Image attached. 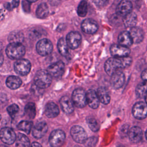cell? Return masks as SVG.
<instances>
[{
	"label": "cell",
	"instance_id": "6da1fadb",
	"mask_svg": "<svg viewBox=\"0 0 147 147\" xmlns=\"http://www.w3.org/2000/svg\"><path fill=\"white\" fill-rule=\"evenodd\" d=\"M132 61V59L129 56L125 57H113L109 59L105 64L106 72L111 76L114 72L121 68L129 67Z\"/></svg>",
	"mask_w": 147,
	"mask_h": 147
},
{
	"label": "cell",
	"instance_id": "7a4b0ae2",
	"mask_svg": "<svg viewBox=\"0 0 147 147\" xmlns=\"http://www.w3.org/2000/svg\"><path fill=\"white\" fill-rule=\"evenodd\" d=\"M52 77L47 70L40 69L36 72L34 76V84L40 88H47L52 83Z\"/></svg>",
	"mask_w": 147,
	"mask_h": 147
},
{
	"label": "cell",
	"instance_id": "3957f363",
	"mask_svg": "<svg viewBox=\"0 0 147 147\" xmlns=\"http://www.w3.org/2000/svg\"><path fill=\"white\" fill-rule=\"evenodd\" d=\"M6 53L11 59H20L25 53L24 46L20 42H10L6 48Z\"/></svg>",
	"mask_w": 147,
	"mask_h": 147
},
{
	"label": "cell",
	"instance_id": "277c9868",
	"mask_svg": "<svg viewBox=\"0 0 147 147\" xmlns=\"http://www.w3.org/2000/svg\"><path fill=\"white\" fill-rule=\"evenodd\" d=\"M72 100L74 104L78 108H83L87 104L86 92L80 88L75 89L72 95Z\"/></svg>",
	"mask_w": 147,
	"mask_h": 147
},
{
	"label": "cell",
	"instance_id": "5b68a950",
	"mask_svg": "<svg viewBox=\"0 0 147 147\" xmlns=\"http://www.w3.org/2000/svg\"><path fill=\"white\" fill-rule=\"evenodd\" d=\"M70 133L73 140L77 143L83 144L87 140V135L84 129L79 126H73L70 130Z\"/></svg>",
	"mask_w": 147,
	"mask_h": 147
},
{
	"label": "cell",
	"instance_id": "8992f818",
	"mask_svg": "<svg viewBox=\"0 0 147 147\" xmlns=\"http://www.w3.org/2000/svg\"><path fill=\"white\" fill-rule=\"evenodd\" d=\"M14 68L17 74L21 76H24L28 74L30 72L31 64L29 60L24 59H20L15 62Z\"/></svg>",
	"mask_w": 147,
	"mask_h": 147
},
{
	"label": "cell",
	"instance_id": "52a82bcc",
	"mask_svg": "<svg viewBox=\"0 0 147 147\" xmlns=\"http://www.w3.org/2000/svg\"><path fill=\"white\" fill-rule=\"evenodd\" d=\"M65 138V133L60 130H55L50 134L49 138V142L50 145L53 147H58L63 144Z\"/></svg>",
	"mask_w": 147,
	"mask_h": 147
},
{
	"label": "cell",
	"instance_id": "ba28073f",
	"mask_svg": "<svg viewBox=\"0 0 147 147\" xmlns=\"http://www.w3.org/2000/svg\"><path fill=\"white\" fill-rule=\"evenodd\" d=\"M36 50L38 53L41 56L48 55L53 50L52 43L47 38H42L37 42Z\"/></svg>",
	"mask_w": 147,
	"mask_h": 147
},
{
	"label": "cell",
	"instance_id": "9c48e42d",
	"mask_svg": "<svg viewBox=\"0 0 147 147\" xmlns=\"http://www.w3.org/2000/svg\"><path fill=\"white\" fill-rule=\"evenodd\" d=\"M0 139L7 145H11L16 141V135L11 128L5 127L0 130Z\"/></svg>",
	"mask_w": 147,
	"mask_h": 147
},
{
	"label": "cell",
	"instance_id": "30bf717a",
	"mask_svg": "<svg viewBox=\"0 0 147 147\" xmlns=\"http://www.w3.org/2000/svg\"><path fill=\"white\" fill-rule=\"evenodd\" d=\"M133 116L138 119H143L147 117V103L142 102L136 103L133 107Z\"/></svg>",
	"mask_w": 147,
	"mask_h": 147
},
{
	"label": "cell",
	"instance_id": "8fae6325",
	"mask_svg": "<svg viewBox=\"0 0 147 147\" xmlns=\"http://www.w3.org/2000/svg\"><path fill=\"white\" fill-rule=\"evenodd\" d=\"M65 70V65L63 61H59L56 62L48 67L47 71L52 77L55 78H60Z\"/></svg>",
	"mask_w": 147,
	"mask_h": 147
},
{
	"label": "cell",
	"instance_id": "7c38bea8",
	"mask_svg": "<svg viewBox=\"0 0 147 147\" xmlns=\"http://www.w3.org/2000/svg\"><path fill=\"white\" fill-rule=\"evenodd\" d=\"M82 37L80 34L78 32H71L66 37V41L68 47L72 49L77 48L80 44Z\"/></svg>",
	"mask_w": 147,
	"mask_h": 147
},
{
	"label": "cell",
	"instance_id": "4fadbf2b",
	"mask_svg": "<svg viewBox=\"0 0 147 147\" xmlns=\"http://www.w3.org/2000/svg\"><path fill=\"white\" fill-rule=\"evenodd\" d=\"M111 55L113 57H125L129 55L130 51L129 47L121 44H113L110 48Z\"/></svg>",
	"mask_w": 147,
	"mask_h": 147
},
{
	"label": "cell",
	"instance_id": "5bb4252c",
	"mask_svg": "<svg viewBox=\"0 0 147 147\" xmlns=\"http://www.w3.org/2000/svg\"><path fill=\"white\" fill-rule=\"evenodd\" d=\"M81 28L84 33L87 34H94L98 30V25L94 20L87 18L83 21Z\"/></svg>",
	"mask_w": 147,
	"mask_h": 147
},
{
	"label": "cell",
	"instance_id": "9a60e30c",
	"mask_svg": "<svg viewBox=\"0 0 147 147\" xmlns=\"http://www.w3.org/2000/svg\"><path fill=\"white\" fill-rule=\"evenodd\" d=\"M111 76L110 83L114 88L117 89L123 86L125 82V75L120 69L117 70Z\"/></svg>",
	"mask_w": 147,
	"mask_h": 147
},
{
	"label": "cell",
	"instance_id": "2e32d148",
	"mask_svg": "<svg viewBox=\"0 0 147 147\" xmlns=\"http://www.w3.org/2000/svg\"><path fill=\"white\" fill-rule=\"evenodd\" d=\"M132 3L129 0H121L117 7V13L122 17H124L130 13L132 10Z\"/></svg>",
	"mask_w": 147,
	"mask_h": 147
},
{
	"label": "cell",
	"instance_id": "e0dca14e",
	"mask_svg": "<svg viewBox=\"0 0 147 147\" xmlns=\"http://www.w3.org/2000/svg\"><path fill=\"white\" fill-rule=\"evenodd\" d=\"M48 131V125L45 122H40L34 125L32 130L33 136L39 139L42 137Z\"/></svg>",
	"mask_w": 147,
	"mask_h": 147
},
{
	"label": "cell",
	"instance_id": "ac0fdd59",
	"mask_svg": "<svg viewBox=\"0 0 147 147\" xmlns=\"http://www.w3.org/2000/svg\"><path fill=\"white\" fill-rule=\"evenodd\" d=\"M87 103L92 109H96L99 105L100 100L96 92L94 90H89L86 92Z\"/></svg>",
	"mask_w": 147,
	"mask_h": 147
},
{
	"label": "cell",
	"instance_id": "d6986e66",
	"mask_svg": "<svg viewBox=\"0 0 147 147\" xmlns=\"http://www.w3.org/2000/svg\"><path fill=\"white\" fill-rule=\"evenodd\" d=\"M128 135L131 142L138 143L142 140V131L140 127L133 126L129 130Z\"/></svg>",
	"mask_w": 147,
	"mask_h": 147
},
{
	"label": "cell",
	"instance_id": "ffe728a7",
	"mask_svg": "<svg viewBox=\"0 0 147 147\" xmlns=\"http://www.w3.org/2000/svg\"><path fill=\"white\" fill-rule=\"evenodd\" d=\"M60 104L63 111L67 114L72 113L74 110L73 102L71 99L67 96H64L60 99Z\"/></svg>",
	"mask_w": 147,
	"mask_h": 147
},
{
	"label": "cell",
	"instance_id": "44dd1931",
	"mask_svg": "<svg viewBox=\"0 0 147 147\" xmlns=\"http://www.w3.org/2000/svg\"><path fill=\"white\" fill-rule=\"evenodd\" d=\"M59 114V109L56 103L50 102L47 104L45 107V114L48 118H55Z\"/></svg>",
	"mask_w": 147,
	"mask_h": 147
},
{
	"label": "cell",
	"instance_id": "7402d4cb",
	"mask_svg": "<svg viewBox=\"0 0 147 147\" xmlns=\"http://www.w3.org/2000/svg\"><path fill=\"white\" fill-rule=\"evenodd\" d=\"M129 33L134 43H139L142 41L144 32L141 28L134 26L131 28Z\"/></svg>",
	"mask_w": 147,
	"mask_h": 147
},
{
	"label": "cell",
	"instance_id": "603a6c76",
	"mask_svg": "<svg viewBox=\"0 0 147 147\" xmlns=\"http://www.w3.org/2000/svg\"><path fill=\"white\" fill-rule=\"evenodd\" d=\"M118 41L119 44L127 47L131 45L133 42L130 33L127 31H123L119 34Z\"/></svg>",
	"mask_w": 147,
	"mask_h": 147
},
{
	"label": "cell",
	"instance_id": "cb8c5ba5",
	"mask_svg": "<svg viewBox=\"0 0 147 147\" xmlns=\"http://www.w3.org/2000/svg\"><path fill=\"white\" fill-rule=\"evenodd\" d=\"M97 95L101 103L107 105L110 102V95L107 89L104 87H100L97 90Z\"/></svg>",
	"mask_w": 147,
	"mask_h": 147
},
{
	"label": "cell",
	"instance_id": "d4e9b609",
	"mask_svg": "<svg viewBox=\"0 0 147 147\" xmlns=\"http://www.w3.org/2000/svg\"><path fill=\"white\" fill-rule=\"evenodd\" d=\"M123 24L126 28L135 26L137 22V17L135 13L130 12L123 17Z\"/></svg>",
	"mask_w": 147,
	"mask_h": 147
},
{
	"label": "cell",
	"instance_id": "484cf974",
	"mask_svg": "<svg viewBox=\"0 0 147 147\" xmlns=\"http://www.w3.org/2000/svg\"><path fill=\"white\" fill-rule=\"evenodd\" d=\"M6 84L9 88L12 90H16L17 88H18L21 86L22 84V80L18 76H10L7 78Z\"/></svg>",
	"mask_w": 147,
	"mask_h": 147
},
{
	"label": "cell",
	"instance_id": "4316f807",
	"mask_svg": "<svg viewBox=\"0 0 147 147\" xmlns=\"http://www.w3.org/2000/svg\"><path fill=\"white\" fill-rule=\"evenodd\" d=\"M24 39V36L22 32L15 30L11 32L8 37V40L10 42H20L21 43Z\"/></svg>",
	"mask_w": 147,
	"mask_h": 147
},
{
	"label": "cell",
	"instance_id": "83f0119b",
	"mask_svg": "<svg viewBox=\"0 0 147 147\" xmlns=\"http://www.w3.org/2000/svg\"><path fill=\"white\" fill-rule=\"evenodd\" d=\"M16 145L20 147L30 146V141L28 137L22 133H18L16 139Z\"/></svg>",
	"mask_w": 147,
	"mask_h": 147
},
{
	"label": "cell",
	"instance_id": "f1b7e54d",
	"mask_svg": "<svg viewBox=\"0 0 147 147\" xmlns=\"http://www.w3.org/2000/svg\"><path fill=\"white\" fill-rule=\"evenodd\" d=\"M57 46L59 53L62 56H65L68 54L69 47L67 43V41H65V40L63 38H61L59 40Z\"/></svg>",
	"mask_w": 147,
	"mask_h": 147
},
{
	"label": "cell",
	"instance_id": "f546056e",
	"mask_svg": "<svg viewBox=\"0 0 147 147\" xmlns=\"http://www.w3.org/2000/svg\"><path fill=\"white\" fill-rule=\"evenodd\" d=\"M136 93L139 98H145L147 95V81L139 83L136 88Z\"/></svg>",
	"mask_w": 147,
	"mask_h": 147
},
{
	"label": "cell",
	"instance_id": "4dcf8cb0",
	"mask_svg": "<svg viewBox=\"0 0 147 147\" xmlns=\"http://www.w3.org/2000/svg\"><path fill=\"white\" fill-rule=\"evenodd\" d=\"M48 13V7L45 3H41L40 4L36 10V16L39 18H44L47 17Z\"/></svg>",
	"mask_w": 147,
	"mask_h": 147
},
{
	"label": "cell",
	"instance_id": "1f68e13d",
	"mask_svg": "<svg viewBox=\"0 0 147 147\" xmlns=\"http://www.w3.org/2000/svg\"><path fill=\"white\" fill-rule=\"evenodd\" d=\"M25 115L29 119H33L36 115V107L35 105L32 102H29L25 107Z\"/></svg>",
	"mask_w": 147,
	"mask_h": 147
},
{
	"label": "cell",
	"instance_id": "d6a6232c",
	"mask_svg": "<svg viewBox=\"0 0 147 147\" xmlns=\"http://www.w3.org/2000/svg\"><path fill=\"white\" fill-rule=\"evenodd\" d=\"M33 122L29 121H22L17 125L18 130L23 131L26 134H29L32 127Z\"/></svg>",
	"mask_w": 147,
	"mask_h": 147
},
{
	"label": "cell",
	"instance_id": "836d02e7",
	"mask_svg": "<svg viewBox=\"0 0 147 147\" xmlns=\"http://www.w3.org/2000/svg\"><path fill=\"white\" fill-rule=\"evenodd\" d=\"M87 3L86 1L82 0L78 7V14L80 17H85L87 13Z\"/></svg>",
	"mask_w": 147,
	"mask_h": 147
},
{
	"label": "cell",
	"instance_id": "e575fe53",
	"mask_svg": "<svg viewBox=\"0 0 147 147\" xmlns=\"http://www.w3.org/2000/svg\"><path fill=\"white\" fill-rule=\"evenodd\" d=\"M87 123L90 129L93 131H97L99 130V125L96 120L92 117H88L87 118Z\"/></svg>",
	"mask_w": 147,
	"mask_h": 147
},
{
	"label": "cell",
	"instance_id": "d590c367",
	"mask_svg": "<svg viewBox=\"0 0 147 147\" xmlns=\"http://www.w3.org/2000/svg\"><path fill=\"white\" fill-rule=\"evenodd\" d=\"M44 30L40 28H33L30 29L29 35L33 38H39L44 34Z\"/></svg>",
	"mask_w": 147,
	"mask_h": 147
},
{
	"label": "cell",
	"instance_id": "8d00e7d4",
	"mask_svg": "<svg viewBox=\"0 0 147 147\" xmlns=\"http://www.w3.org/2000/svg\"><path fill=\"white\" fill-rule=\"evenodd\" d=\"M7 111L10 116L14 118L19 111V107L16 104H12L7 107Z\"/></svg>",
	"mask_w": 147,
	"mask_h": 147
},
{
	"label": "cell",
	"instance_id": "74e56055",
	"mask_svg": "<svg viewBox=\"0 0 147 147\" xmlns=\"http://www.w3.org/2000/svg\"><path fill=\"white\" fill-rule=\"evenodd\" d=\"M20 4V0H12L11 3H7L5 5L6 9L8 10H11L15 7H17Z\"/></svg>",
	"mask_w": 147,
	"mask_h": 147
},
{
	"label": "cell",
	"instance_id": "f35d334b",
	"mask_svg": "<svg viewBox=\"0 0 147 147\" xmlns=\"http://www.w3.org/2000/svg\"><path fill=\"white\" fill-rule=\"evenodd\" d=\"M109 0H93V2L98 7H103L106 6Z\"/></svg>",
	"mask_w": 147,
	"mask_h": 147
},
{
	"label": "cell",
	"instance_id": "ab89813d",
	"mask_svg": "<svg viewBox=\"0 0 147 147\" xmlns=\"http://www.w3.org/2000/svg\"><path fill=\"white\" fill-rule=\"evenodd\" d=\"M22 6L24 9L26 11H28L30 10V2L26 0V1H22Z\"/></svg>",
	"mask_w": 147,
	"mask_h": 147
},
{
	"label": "cell",
	"instance_id": "60d3db41",
	"mask_svg": "<svg viewBox=\"0 0 147 147\" xmlns=\"http://www.w3.org/2000/svg\"><path fill=\"white\" fill-rule=\"evenodd\" d=\"M141 78L144 81H147V68H146L142 72Z\"/></svg>",
	"mask_w": 147,
	"mask_h": 147
},
{
	"label": "cell",
	"instance_id": "b9f144b4",
	"mask_svg": "<svg viewBox=\"0 0 147 147\" xmlns=\"http://www.w3.org/2000/svg\"><path fill=\"white\" fill-rule=\"evenodd\" d=\"M3 62V56L1 52V51L0 49V66L2 64Z\"/></svg>",
	"mask_w": 147,
	"mask_h": 147
},
{
	"label": "cell",
	"instance_id": "7bdbcfd3",
	"mask_svg": "<svg viewBox=\"0 0 147 147\" xmlns=\"http://www.w3.org/2000/svg\"><path fill=\"white\" fill-rule=\"evenodd\" d=\"M31 146H41V145H40L39 143L37 142H34L31 144Z\"/></svg>",
	"mask_w": 147,
	"mask_h": 147
},
{
	"label": "cell",
	"instance_id": "ee69618b",
	"mask_svg": "<svg viewBox=\"0 0 147 147\" xmlns=\"http://www.w3.org/2000/svg\"><path fill=\"white\" fill-rule=\"evenodd\" d=\"M26 1H28L29 2H36L38 0H26Z\"/></svg>",
	"mask_w": 147,
	"mask_h": 147
},
{
	"label": "cell",
	"instance_id": "f6af8a7d",
	"mask_svg": "<svg viewBox=\"0 0 147 147\" xmlns=\"http://www.w3.org/2000/svg\"><path fill=\"white\" fill-rule=\"evenodd\" d=\"M2 10H1L0 9V17H1V16H2Z\"/></svg>",
	"mask_w": 147,
	"mask_h": 147
},
{
	"label": "cell",
	"instance_id": "bcb514c9",
	"mask_svg": "<svg viewBox=\"0 0 147 147\" xmlns=\"http://www.w3.org/2000/svg\"><path fill=\"white\" fill-rule=\"evenodd\" d=\"M145 98V102H146V103H147V95L144 98Z\"/></svg>",
	"mask_w": 147,
	"mask_h": 147
},
{
	"label": "cell",
	"instance_id": "7dc6e473",
	"mask_svg": "<svg viewBox=\"0 0 147 147\" xmlns=\"http://www.w3.org/2000/svg\"><path fill=\"white\" fill-rule=\"evenodd\" d=\"M145 137H146V138L147 140V130H146V132H145Z\"/></svg>",
	"mask_w": 147,
	"mask_h": 147
},
{
	"label": "cell",
	"instance_id": "c3c4849f",
	"mask_svg": "<svg viewBox=\"0 0 147 147\" xmlns=\"http://www.w3.org/2000/svg\"><path fill=\"white\" fill-rule=\"evenodd\" d=\"M1 115H0V121H1Z\"/></svg>",
	"mask_w": 147,
	"mask_h": 147
}]
</instances>
